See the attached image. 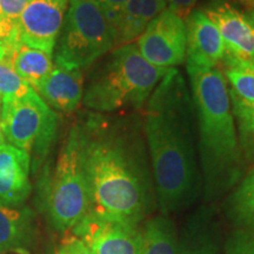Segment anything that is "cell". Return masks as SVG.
I'll use <instances>...</instances> for the list:
<instances>
[{
	"label": "cell",
	"mask_w": 254,
	"mask_h": 254,
	"mask_svg": "<svg viewBox=\"0 0 254 254\" xmlns=\"http://www.w3.org/2000/svg\"><path fill=\"white\" fill-rule=\"evenodd\" d=\"M79 127L90 212L139 227L155 201L140 123L92 116Z\"/></svg>",
	"instance_id": "1"
},
{
	"label": "cell",
	"mask_w": 254,
	"mask_h": 254,
	"mask_svg": "<svg viewBox=\"0 0 254 254\" xmlns=\"http://www.w3.org/2000/svg\"><path fill=\"white\" fill-rule=\"evenodd\" d=\"M194 134L192 94L182 73L171 68L147 100L144 118L155 199L163 214L182 211L199 194Z\"/></svg>",
	"instance_id": "2"
},
{
	"label": "cell",
	"mask_w": 254,
	"mask_h": 254,
	"mask_svg": "<svg viewBox=\"0 0 254 254\" xmlns=\"http://www.w3.org/2000/svg\"><path fill=\"white\" fill-rule=\"evenodd\" d=\"M198 128L205 194H221L239 180L243 168L227 81L220 69L187 67Z\"/></svg>",
	"instance_id": "3"
},
{
	"label": "cell",
	"mask_w": 254,
	"mask_h": 254,
	"mask_svg": "<svg viewBox=\"0 0 254 254\" xmlns=\"http://www.w3.org/2000/svg\"><path fill=\"white\" fill-rule=\"evenodd\" d=\"M170 69L152 65L133 44L119 46L88 85L84 104L100 112L140 110Z\"/></svg>",
	"instance_id": "4"
},
{
	"label": "cell",
	"mask_w": 254,
	"mask_h": 254,
	"mask_svg": "<svg viewBox=\"0 0 254 254\" xmlns=\"http://www.w3.org/2000/svg\"><path fill=\"white\" fill-rule=\"evenodd\" d=\"M45 206L51 224L60 232L71 231L90 211V192L79 125L69 131L53 173L47 180Z\"/></svg>",
	"instance_id": "5"
},
{
	"label": "cell",
	"mask_w": 254,
	"mask_h": 254,
	"mask_svg": "<svg viewBox=\"0 0 254 254\" xmlns=\"http://www.w3.org/2000/svg\"><path fill=\"white\" fill-rule=\"evenodd\" d=\"M114 46L116 30L97 0H69L57 40L56 65L85 68Z\"/></svg>",
	"instance_id": "6"
},
{
	"label": "cell",
	"mask_w": 254,
	"mask_h": 254,
	"mask_svg": "<svg viewBox=\"0 0 254 254\" xmlns=\"http://www.w3.org/2000/svg\"><path fill=\"white\" fill-rule=\"evenodd\" d=\"M1 127L5 140L34 155V164L45 158L58 127V116L33 88L18 98L1 99Z\"/></svg>",
	"instance_id": "7"
},
{
	"label": "cell",
	"mask_w": 254,
	"mask_h": 254,
	"mask_svg": "<svg viewBox=\"0 0 254 254\" xmlns=\"http://www.w3.org/2000/svg\"><path fill=\"white\" fill-rule=\"evenodd\" d=\"M140 55L152 65L173 68L185 62L187 27L170 7L151 21L136 44Z\"/></svg>",
	"instance_id": "8"
},
{
	"label": "cell",
	"mask_w": 254,
	"mask_h": 254,
	"mask_svg": "<svg viewBox=\"0 0 254 254\" xmlns=\"http://www.w3.org/2000/svg\"><path fill=\"white\" fill-rule=\"evenodd\" d=\"M93 254H140L139 227L88 211L71 230Z\"/></svg>",
	"instance_id": "9"
},
{
	"label": "cell",
	"mask_w": 254,
	"mask_h": 254,
	"mask_svg": "<svg viewBox=\"0 0 254 254\" xmlns=\"http://www.w3.org/2000/svg\"><path fill=\"white\" fill-rule=\"evenodd\" d=\"M69 0H30L17 23L18 39L24 45L53 55Z\"/></svg>",
	"instance_id": "10"
},
{
	"label": "cell",
	"mask_w": 254,
	"mask_h": 254,
	"mask_svg": "<svg viewBox=\"0 0 254 254\" xmlns=\"http://www.w3.org/2000/svg\"><path fill=\"white\" fill-rule=\"evenodd\" d=\"M218 27L225 53L254 66V24L227 0H212L202 9Z\"/></svg>",
	"instance_id": "11"
},
{
	"label": "cell",
	"mask_w": 254,
	"mask_h": 254,
	"mask_svg": "<svg viewBox=\"0 0 254 254\" xmlns=\"http://www.w3.org/2000/svg\"><path fill=\"white\" fill-rule=\"evenodd\" d=\"M187 67L214 68L224 58L225 45L218 27L202 9L187 17Z\"/></svg>",
	"instance_id": "12"
},
{
	"label": "cell",
	"mask_w": 254,
	"mask_h": 254,
	"mask_svg": "<svg viewBox=\"0 0 254 254\" xmlns=\"http://www.w3.org/2000/svg\"><path fill=\"white\" fill-rule=\"evenodd\" d=\"M31 155L11 144L0 145V204L18 206L31 192Z\"/></svg>",
	"instance_id": "13"
},
{
	"label": "cell",
	"mask_w": 254,
	"mask_h": 254,
	"mask_svg": "<svg viewBox=\"0 0 254 254\" xmlns=\"http://www.w3.org/2000/svg\"><path fill=\"white\" fill-rule=\"evenodd\" d=\"M34 91L49 106L60 112L71 113L78 109L84 97L81 69L55 65L52 72Z\"/></svg>",
	"instance_id": "14"
},
{
	"label": "cell",
	"mask_w": 254,
	"mask_h": 254,
	"mask_svg": "<svg viewBox=\"0 0 254 254\" xmlns=\"http://www.w3.org/2000/svg\"><path fill=\"white\" fill-rule=\"evenodd\" d=\"M167 8L166 0H128L116 32V46L131 44L155 17Z\"/></svg>",
	"instance_id": "15"
},
{
	"label": "cell",
	"mask_w": 254,
	"mask_h": 254,
	"mask_svg": "<svg viewBox=\"0 0 254 254\" xmlns=\"http://www.w3.org/2000/svg\"><path fill=\"white\" fill-rule=\"evenodd\" d=\"M33 237L30 209L0 204V251L27 252Z\"/></svg>",
	"instance_id": "16"
},
{
	"label": "cell",
	"mask_w": 254,
	"mask_h": 254,
	"mask_svg": "<svg viewBox=\"0 0 254 254\" xmlns=\"http://www.w3.org/2000/svg\"><path fill=\"white\" fill-rule=\"evenodd\" d=\"M140 231V254H178L179 236L168 215L161 214L144 221Z\"/></svg>",
	"instance_id": "17"
},
{
	"label": "cell",
	"mask_w": 254,
	"mask_h": 254,
	"mask_svg": "<svg viewBox=\"0 0 254 254\" xmlns=\"http://www.w3.org/2000/svg\"><path fill=\"white\" fill-rule=\"evenodd\" d=\"M13 66L15 72L33 90L52 72L53 67H55L52 55L24 45L20 41L14 47Z\"/></svg>",
	"instance_id": "18"
},
{
	"label": "cell",
	"mask_w": 254,
	"mask_h": 254,
	"mask_svg": "<svg viewBox=\"0 0 254 254\" xmlns=\"http://www.w3.org/2000/svg\"><path fill=\"white\" fill-rule=\"evenodd\" d=\"M18 43L17 27L8 37L0 39V98L1 99L21 97L32 88L14 69L13 52Z\"/></svg>",
	"instance_id": "19"
},
{
	"label": "cell",
	"mask_w": 254,
	"mask_h": 254,
	"mask_svg": "<svg viewBox=\"0 0 254 254\" xmlns=\"http://www.w3.org/2000/svg\"><path fill=\"white\" fill-rule=\"evenodd\" d=\"M227 209L230 217L244 231L254 232V168L232 192Z\"/></svg>",
	"instance_id": "20"
},
{
	"label": "cell",
	"mask_w": 254,
	"mask_h": 254,
	"mask_svg": "<svg viewBox=\"0 0 254 254\" xmlns=\"http://www.w3.org/2000/svg\"><path fill=\"white\" fill-rule=\"evenodd\" d=\"M225 79L231 85L230 91L247 103H254V66L225 53L221 60Z\"/></svg>",
	"instance_id": "21"
},
{
	"label": "cell",
	"mask_w": 254,
	"mask_h": 254,
	"mask_svg": "<svg viewBox=\"0 0 254 254\" xmlns=\"http://www.w3.org/2000/svg\"><path fill=\"white\" fill-rule=\"evenodd\" d=\"M230 98L241 152L254 164V103L241 100L231 91Z\"/></svg>",
	"instance_id": "22"
},
{
	"label": "cell",
	"mask_w": 254,
	"mask_h": 254,
	"mask_svg": "<svg viewBox=\"0 0 254 254\" xmlns=\"http://www.w3.org/2000/svg\"><path fill=\"white\" fill-rule=\"evenodd\" d=\"M178 254H217V247L208 234L192 230L180 239Z\"/></svg>",
	"instance_id": "23"
},
{
	"label": "cell",
	"mask_w": 254,
	"mask_h": 254,
	"mask_svg": "<svg viewBox=\"0 0 254 254\" xmlns=\"http://www.w3.org/2000/svg\"><path fill=\"white\" fill-rule=\"evenodd\" d=\"M30 0H0V14L2 17L0 39L8 37L17 27L19 15Z\"/></svg>",
	"instance_id": "24"
},
{
	"label": "cell",
	"mask_w": 254,
	"mask_h": 254,
	"mask_svg": "<svg viewBox=\"0 0 254 254\" xmlns=\"http://www.w3.org/2000/svg\"><path fill=\"white\" fill-rule=\"evenodd\" d=\"M225 254H254V232L241 231L232 237Z\"/></svg>",
	"instance_id": "25"
},
{
	"label": "cell",
	"mask_w": 254,
	"mask_h": 254,
	"mask_svg": "<svg viewBox=\"0 0 254 254\" xmlns=\"http://www.w3.org/2000/svg\"><path fill=\"white\" fill-rule=\"evenodd\" d=\"M97 1L100 5V7L103 8L107 20L110 21V24L112 25L117 32V27L119 25L123 11L128 0H97Z\"/></svg>",
	"instance_id": "26"
},
{
	"label": "cell",
	"mask_w": 254,
	"mask_h": 254,
	"mask_svg": "<svg viewBox=\"0 0 254 254\" xmlns=\"http://www.w3.org/2000/svg\"><path fill=\"white\" fill-rule=\"evenodd\" d=\"M62 249L65 251L66 254H93L79 238L72 233L66 234L64 237L62 241Z\"/></svg>",
	"instance_id": "27"
},
{
	"label": "cell",
	"mask_w": 254,
	"mask_h": 254,
	"mask_svg": "<svg viewBox=\"0 0 254 254\" xmlns=\"http://www.w3.org/2000/svg\"><path fill=\"white\" fill-rule=\"evenodd\" d=\"M196 0H171L170 8L183 19H187Z\"/></svg>",
	"instance_id": "28"
},
{
	"label": "cell",
	"mask_w": 254,
	"mask_h": 254,
	"mask_svg": "<svg viewBox=\"0 0 254 254\" xmlns=\"http://www.w3.org/2000/svg\"><path fill=\"white\" fill-rule=\"evenodd\" d=\"M5 136L2 133V127H1V98H0V145L5 144Z\"/></svg>",
	"instance_id": "29"
},
{
	"label": "cell",
	"mask_w": 254,
	"mask_h": 254,
	"mask_svg": "<svg viewBox=\"0 0 254 254\" xmlns=\"http://www.w3.org/2000/svg\"><path fill=\"white\" fill-rule=\"evenodd\" d=\"M249 9H250V14L247 15V17H249L251 19V21H252V23L254 24V4L251 6Z\"/></svg>",
	"instance_id": "30"
},
{
	"label": "cell",
	"mask_w": 254,
	"mask_h": 254,
	"mask_svg": "<svg viewBox=\"0 0 254 254\" xmlns=\"http://www.w3.org/2000/svg\"><path fill=\"white\" fill-rule=\"evenodd\" d=\"M55 254H66V253H65V251H64V250L62 249V247H60V249H59L58 251H57V252H56Z\"/></svg>",
	"instance_id": "31"
},
{
	"label": "cell",
	"mask_w": 254,
	"mask_h": 254,
	"mask_svg": "<svg viewBox=\"0 0 254 254\" xmlns=\"http://www.w3.org/2000/svg\"><path fill=\"white\" fill-rule=\"evenodd\" d=\"M1 25H2V17L0 14V33H1Z\"/></svg>",
	"instance_id": "32"
}]
</instances>
